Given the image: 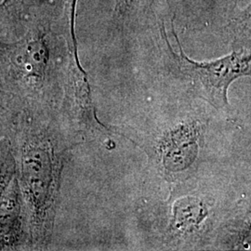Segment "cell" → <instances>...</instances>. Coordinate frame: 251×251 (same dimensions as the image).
Segmentation results:
<instances>
[{
    "instance_id": "obj_7",
    "label": "cell",
    "mask_w": 251,
    "mask_h": 251,
    "mask_svg": "<svg viewBox=\"0 0 251 251\" xmlns=\"http://www.w3.org/2000/svg\"><path fill=\"white\" fill-rule=\"evenodd\" d=\"M17 172L15 152L7 140H0V201Z\"/></svg>"
},
{
    "instance_id": "obj_10",
    "label": "cell",
    "mask_w": 251,
    "mask_h": 251,
    "mask_svg": "<svg viewBox=\"0 0 251 251\" xmlns=\"http://www.w3.org/2000/svg\"><path fill=\"white\" fill-rule=\"evenodd\" d=\"M46 0H3L0 3V12L10 9H23L39 6Z\"/></svg>"
},
{
    "instance_id": "obj_2",
    "label": "cell",
    "mask_w": 251,
    "mask_h": 251,
    "mask_svg": "<svg viewBox=\"0 0 251 251\" xmlns=\"http://www.w3.org/2000/svg\"><path fill=\"white\" fill-rule=\"evenodd\" d=\"M159 30L167 57L174 73L179 75L180 79L188 83L198 97L205 100L219 110L230 112L228 90L233 81L251 75L250 50L246 48H239L214 61L197 62L183 51L174 28L173 20H171V33L177 43L179 52L172 49L163 21L160 23Z\"/></svg>"
},
{
    "instance_id": "obj_11",
    "label": "cell",
    "mask_w": 251,
    "mask_h": 251,
    "mask_svg": "<svg viewBox=\"0 0 251 251\" xmlns=\"http://www.w3.org/2000/svg\"><path fill=\"white\" fill-rule=\"evenodd\" d=\"M242 0H229V2L233 5V7H236L239 3H241Z\"/></svg>"
},
{
    "instance_id": "obj_6",
    "label": "cell",
    "mask_w": 251,
    "mask_h": 251,
    "mask_svg": "<svg viewBox=\"0 0 251 251\" xmlns=\"http://www.w3.org/2000/svg\"><path fill=\"white\" fill-rule=\"evenodd\" d=\"M28 239L26 210L15 175L0 201V251L21 250Z\"/></svg>"
},
{
    "instance_id": "obj_3",
    "label": "cell",
    "mask_w": 251,
    "mask_h": 251,
    "mask_svg": "<svg viewBox=\"0 0 251 251\" xmlns=\"http://www.w3.org/2000/svg\"><path fill=\"white\" fill-rule=\"evenodd\" d=\"M144 150L152 165L170 181L188 179L197 171L203 150L204 126L196 119H182L151 136Z\"/></svg>"
},
{
    "instance_id": "obj_1",
    "label": "cell",
    "mask_w": 251,
    "mask_h": 251,
    "mask_svg": "<svg viewBox=\"0 0 251 251\" xmlns=\"http://www.w3.org/2000/svg\"><path fill=\"white\" fill-rule=\"evenodd\" d=\"M17 150L16 177L25 201L30 242L44 248L53 231L63 149L52 132L33 126L21 133Z\"/></svg>"
},
{
    "instance_id": "obj_4",
    "label": "cell",
    "mask_w": 251,
    "mask_h": 251,
    "mask_svg": "<svg viewBox=\"0 0 251 251\" xmlns=\"http://www.w3.org/2000/svg\"><path fill=\"white\" fill-rule=\"evenodd\" d=\"M50 29L37 26L31 30L9 51V66L14 77L31 92H40L48 84L54 66Z\"/></svg>"
},
{
    "instance_id": "obj_9",
    "label": "cell",
    "mask_w": 251,
    "mask_h": 251,
    "mask_svg": "<svg viewBox=\"0 0 251 251\" xmlns=\"http://www.w3.org/2000/svg\"><path fill=\"white\" fill-rule=\"evenodd\" d=\"M144 0H114L113 21L115 25L122 26L136 13Z\"/></svg>"
},
{
    "instance_id": "obj_8",
    "label": "cell",
    "mask_w": 251,
    "mask_h": 251,
    "mask_svg": "<svg viewBox=\"0 0 251 251\" xmlns=\"http://www.w3.org/2000/svg\"><path fill=\"white\" fill-rule=\"evenodd\" d=\"M78 0H63V15L66 31V40L69 52L72 56V63L75 66H81L78 49H77V38L75 32L76 25V9Z\"/></svg>"
},
{
    "instance_id": "obj_5",
    "label": "cell",
    "mask_w": 251,
    "mask_h": 251,
    "mask_svg": "<svg viewBox=\"0 0 251 251\" xmlns=\"http://www.w3.org/2000/svg\"><path fill=\"white\" fill-rule=\"evenodd\" d=\"M214 218V200L196 191L175 192L167 211L165 236L172 245L194 242L210 229Z\"/></svg>"
}]
</instances>
